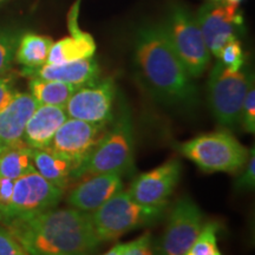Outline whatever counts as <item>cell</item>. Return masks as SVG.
Segmentation results:
<instances>
[{"label":"cell","instance_id":"6da1fadb","mask_svg":"<svg viewBox=\"0 0 255 255\" xmlns=\"http://www.w3.org/2000/svg\"><path fill=\"white\" fill-rule=\"evenodd\" d=\"M2 225L28 255H94L101 244L90 214L71 207L9 219Z\"/></svg>","mask_w":255,"mask_h":255},{"label":"cell","instance_id":"7a4b0ae2","mask_svg":"<svg viewBox=\"0 0 255 255\" xmlns=\"http://www.w3.org/2000/svg\"><path fill=\"white\" fill-rule=\"evenodd\" d=\"M135 62L146 88L158 100L184 107L196 103L193 78L174 51L163 26H148L138 32Z\"/></svg>","mask_w":255,"mask_h":255},{"label":"cell","instance_id":"3957f363","mask_svg":"<svg viewBox=\"0 0 255 255\" xmlns=\"http://www.w3.org/2000/svg\"><path fill=\"white\" fill-rule=\"evenodd\" d=\"M135 168V138L127 113L115 117L109 130L83 163L72 173L73 180L102 174L130 175Z\"/></svg>","mask_w":255,"mask_h":255},{"label":"cell","instance_id":"277c9868","mask_svg":"<svg viewBox=\"0 0 255 255\" xmlns=\"http://www.w3.org/2000/svg\"><path fill=\"white\" fill-rule=\"evenodd\" d=\"M250 149L231 132L202 133L180 145V152L206 173L237 174L250 157Z\"/></svg>","mask_w":255,"mask_h":255},{"label":"cell","instance_id":"5b68a950","mask_svg":"<svg viewBox=\"0 0 255 255\" xmlns=\"http://www.w3.org/2000/svg\"><path fill=\"white\" fill-rule=\"evenodd\" d=\"M163 209L139 205L122 190L91 213L90 218L96 237L101 242H107L151 225L159 219Z\"/></svg>","mask_w":255,"mask_h":255},{"label":"cell","instance_id":"8992f818","mask_svg":"<svg viewBox=\"0 0 255 255\" xmlns=\"http://www.w3.org/2000/svg\"><path fill=\"white\" fill-rule=\"evenodd\" d=\"M254 83L245 70L231 71L218 60L209 75L208 100L212 113L220 126L234 129L240 126L245 96Z\"/></svg>","mask_w":255,"mask_h":255},{"label":"cell","instance_id":"52a82bcc","mask_svg":"<svg viewBox=\"0 0 255 255\" xmlns=\"http://www.w3.org/2000/svg\"><path fill=\"white\" fill-rule=\"evenodd\" d=\"M163 27L190 77H201L210 63V52L196 19L183 6L176 5Z\"/></svg>","mask_w":255,"mask_h":255},{"label":"cell","instance_id":"ba28073f","mask_svg":"<svg viewBox=\"0 0 255 255\" xmlns=\"http://www.w3.org/2000/svg\"><path fill=\"white\" fill-rule=\"evenodd\" d=\"M205 225L200 207L189 197H180L169 213L161 240L155 245V255H186Z\"/></svg>","mask_w":255,"mask_h":255},{"label":"cell","instance_id":"9c48e42d","mask_svg":"<svg viewBox=\"0 0 255 255\" xmlns=\"http://www.w3.org/2000/svg\"><path fill=\"white\" fill-rule=\"evenodd\" d=\"M64 190L53 186L36 170L15 180L13 194L4 212V223L9 219L38 214L58 206Z\"/></svg>","mask_w":255,"mask_h":255},{"label":"cell","instance_id":"30bf717a","mask_svg":"<svg viewBox=\"0 0 255 255\" xmlns=\"http://www.w3.org/2000/svg\"><path fill=\"white\" fill-rule=\"evenodd\" d=\"M111 123H89L68 119L57 130L47 148L75 165L83 163L102 141Z\"/></svg>","mask_w":255,"mask_h":255},{"label":"cell","instance_id":"8fae6325","mask_svg":"<svg viewBox=\"0 0 255 255\" xmlns=\"http://www.w3.org/2000/svg\"><path fill=\"white\" fill-rule=\"evenodd\" d=\"M116 85L107 78L94 84L78 88L66 103L68 119L81 120L89 123H111L115 119L114 107Z\"/></svg>","mask_w":255,"mask_h":255},{"label":"cell","instance_id":"7c38bea8","mask_svg":"<svg viewBox=\"0 0 255 255\" xmlns=\"http://www.w3.org/2000/svg\"><path fill=\"white\" fill-rule=\"evenodd\" d=\"M182 174L178 159H169L159 167L133 178L127 193L139 205L164 208Z\"/></svg>","mask_w":255,"mask_h":255},{"label":"cell","instance_id":"4fadbf2b","mask_svg":"<svg viewBox=\"0 0 255 255\" xmlns=\"http://www.w3.org/2000/svg\"><path fill=\"white\" fill-rule=\"evenodd\" d=\"M196 21L208 47L210 55L219 58L223 46L235 39L244 19L239 6L226 2H208L200 7Z\"/></svg>","mask_w":255,"mask_h":255},{"label":"cell","instance_id":"5bb4252c","mask_svg":"<svg viewBox=\"0 0 255 255\" xmlns=\"http://www.w3.org/2000/svg\"><path fill=\"white\" fill-rule=\"evenodd\" d=\"M123 190V177L116 174L94 175L82 178L66 196V203L83 213L91 214L108 200Z\"/></svg>","mask_w":255,"mask_h":255},{"label":"cell","instance_id":"9a60e30c","mask_svg":"<svg viewBox=\"0 0 255 255\" xmlns=\"http://www.w3.org/2000/svg\"><path fill=\"white\" fill-rule=\"evenodd\" d=\"M20 75L28 78L58 81L77 88L100 81V66L94 57L63 64H44L36 69H23Z\"/></svg>","mask_w":255,"mask_h":255},{"label":"cell","instance_id":"2e32d148","mask_svg":"<svg viewBox=\"0 0 255 255\" xmlns=\"http://www.w3.org/2000/svg\"><path fill=\"white\" fill-rule=\"evenodd\" d=\"M38 105L31 94L17 91L7 105L0 110V145L2 148L24 144L25 127Z\"/></svg>","mask_w":255,"mask_h":255},{"label":"cell","instance_id":"e0dca14e","mask_svg":"<svg viewBox=\"0 0 255 255\" xmlns=\"http://www.w3.org/2000/svg\"><path fill=\"white\" fill-rule=\"evenodd\" d=\"M79 2L76 1L68 15V26L71 36L62 38L51 46L46 64H63L73 60L90 58L96 51V43L91 34L78 26Z\"/></svg>","mask_w":255,"mask_h":255},{"label":"cell","instance_id":"ac0fdd59","mask_svg":"<svg viewBox=\"0 0 255 255\" xmlns=\"http://www.w3.org/2000/svg\"><path fill=\"white\" fill-rule=\"evenodd\" d=\"M68 120L64 108L38 105L25 127L23 143L31 149H45L50 145L57 130Z\"/></svg>","mask_w":255,"mask_h":255},{"label":"cell","instance_id":"d6986e66","mask_svg":"<svg viewBox=\"0 0 255 255\" xmlns=\"http://www.w3.org/2000/svg\"><path fill=\"white\" fill-rule=\"evenodd\" d=\"M33 167L38 174L45 180L65 191L72 182V173L75 165L56 152L45 149H31Z\"/></svg>","mask_w":255,"mask_h":255},{"label":"cell","instance_id":"ffe728a7","mask_svg":"<svg viewBox=\"0 0 255 255\" xmlns=\"http://www.w3.org/2000/svg\"><path fill=\"white\" fill-rule=\"evenodd\" d=\"M51 37L28 32L20 36L15 49L14 59L25 69H36L46 64L47 56L52 46Z\"/></svg>","mask_w":255,"mask_h":255},{"label":"cell","instance_id":"44dd1931","mask_svg":"<svg viewBox=\"0 0 255 255\" xmlns=\"http://www.w3.org/2000/svg\"><path fill=\"white\" fill-rule=\"evenodd\" d=\"M77 87L58 81H46L40 78H30L28 90L39 105L65 108L66 103Z\"/></svg>","mask_w":255,"mask_h":255},{"label":"cell","instance_id":"7402d4cb","mask_svg":"<svg viewBox=\"0 0 255 255\" xmlns=\"http://www.w3.org/2000/svg\"><path fill=\"white\" fill-rule=\"evenodd\" d=\"M36 170L31 157V148L25 144L5 146L0 154V176L18 180Z\"/></svg>","mask_w":255,"mask_h":255},{"label":"cell","instance_id":"603a6c76","mask_svg":"<svg viewBox=\"0 0 255 255\" xmlns=\"http://www.w3.org/2000/svg\"><path fill=\"white\" fill-rule=\"evenodd\" d=\"M219 229L218 223H206L186 255H222L218 246Z\"/></svg>","mask_w":255,"mask_h":255},{"label":"cell","instance_id":"cb8c5ba5","mask_svg":"<svg viewBox=\"0 0 255 255\" xmlns=\"http://www.w3.org/2000/svg\"><path fill=\"white\" fill-rule=\"evenodd\" d=\"M20 32L14 28L0 27V76L11 71Z\"/></svg>","mask_w":255,"mask_h":255},{"label":"cell","instance_id":"d4e9b609","mask_svg":"<svg viewBox=\"0 0 255 255\" xmlns=\"http://www.w3.org/2000/svg\"><path fill=\"white\" fill-rule=\"evenodd\" d=\"M218 60L221 62L226 69L231 70V71H239L244 68L245 55L242 51L241 41L238 38L228 41L221 50Z\"/></svg>","mask_w":255,"mask_h":255},{"label":"cell","instance_id":"484cf974","mask_svg":"<svg viewBox=\"0 0 255 255\" xmlns=\"http://www.w3.org/2000/svg\"><path fill=\"white\" fill-rule=\"evenodd\" d=\"M240 126L248 133L255 132V88L254 83L248 89L242 104Z\"/></svg>","mask_w":255,"mask_h":255},{"label":"cell","instance_id":"4316f807","mask_svg":"<svg viewBox=\"0 0 255 255\" xmlns=\"http://www.w3.org/2000/svg\"><path fill=\"white\" fill-rule=\"evenodd\" d=\"M123 255H155V242L150 233L145 232L135 240L124 244Z\"/></svg>","mask_w":255,"mask_h":255},{"label":"cell","instance_id":"83f0119b","mask_svg":"<svg viewBox=\"0 0 255 255\" xmlns=\"http://www.w3.org/2000/svg\"><path fill=\"white\" fill-rule=\"evenodd\" d=\"M0 255H28L23 245L5 226H0Z\"/></svg>","mask_w":255,"mask_h":255},{"label":"cell","instance_id":"f1b7e54d","mask_svg":"<svg viewBox=\"0 0 255 255\" xmlns=\"http://www.w3.org/2000/svg\"><path fill=\"white\" fill-rule=\"evenodd\" d=\"M255 186V150L252 146L246 164L242 168V174L238 178L235 187L239 190H251Z\"/></svg>","mask_w":255,"mask_h":255},{"label":"cell","instance_id":"f546056e","mask_svg":"<svg viewBox=\"0 0 255 255\" xmlns=\"http://www.w3.org/2000/svg\"><path fill=\"white\" fill-rule=\"evenodd\" d=\"M15 75L14 72L8 71L5 75L0 76V110L5 108L9 101L12 100L15 92Z\"/></svg>","mask_w":255,"mask_h":255},{"label":"cell","instance_id":"4dcf8cb0","mask_svg":"<svg viewBox=\"0 0 255 255\" xmlns=\"http://www.w3.org/2000/svg\"><path fill=\"white\" fill-rule=\"evenodd\" d=\"M15 181L12 178L0 176V208L2 209V213L7 208L13 194ZM4 221V220H2Z\"/></svg>","mask_w":255,"mask_h":255},{"label":"cell","instance_id":"1f68e13d","mask_svg":"<svg viewBox=\"0 0 255 255\" xmlns=\"http://www.w3.org/2000/svg\"><path fill=\"white\" fill-rule=\"evenodd\" d=\"M123 251H124V244H117L111 248L109 252L103 255H123Z\"/></svg>","mask_w":255,"mask_h":255},{"label":"cell","instance_id":"d6a6232c","mask_svg":"<svg viewBox=\"0 0 255 255\" xmlns=\"http://www.w3.org/2000/svg\"><path fill=\"white\" fill-rule=\"evenodd\" d=\"M221 1L226 2L228 5H233V6H239V4L242 1V0H221Z\"/></svg>","mask_w":255,"mask_h":255},{"label":"cell","instance_id":"836d02e7","mask_svg":"<svg viewBox=\"0 0 255 255\" xmlns=\"http://www.w3.org/2000/svg\"><path fill=\"white\" fill-rule=\"evenodd\" d=\"M2 220H4V213H2V209L0 208V222H2Z\"/></svg>","mask_w":255,"mask_h":255},{"label":"cell","instance_id":"e575fe53","mask_svg":"<svg viewBox=\"0 0 255 255\" xmlns=\"http://www.w3.org/2000/svg\"><path fill=\"white\" fill-rule=\"evenodd\" d=\"M1 150H2V146L0 145V154H1Z\"/></svg>","mask_w":255,"mask_h":255},{"label":"cell","instance_id":"d590c367","mask_svg":"<svg viewBox=\"0 0 255 255\" xmlns=\"http://www.w3.org/2000/svg\"><path fill=\"white\" fill-rule=\"evenodd\" d=\"M2 1H5V0H0V4H1V2H2Z\"/></svg>","mask_w":255,"mask_h":255},{"label":"cell","instance_id":"8d00e7d4","mask_svg":"<svg viewBox=\"0 0 255 255\" xmlns=\"http://www.w3.org/2000/svg\"><path fill=\"white\" fill-rule=\"evenodd\" d=\"M214 1H221V0H214Z\"/></svg>","mask_w":255,"mask_h":255}]
</instances>
